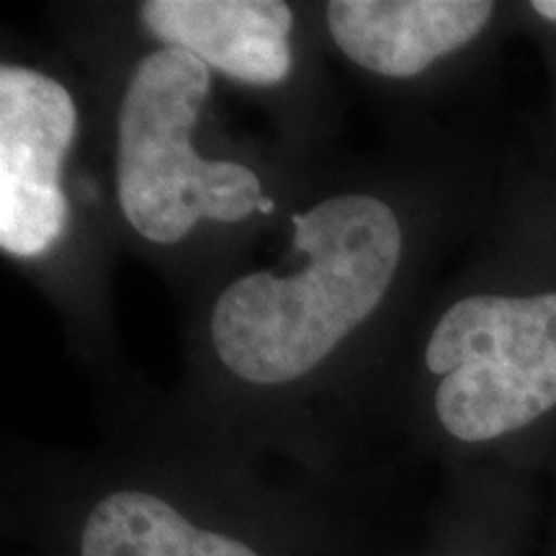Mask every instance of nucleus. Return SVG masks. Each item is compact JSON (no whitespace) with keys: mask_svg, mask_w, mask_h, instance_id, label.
I'll return each instance as SVG.
<instances>
[{"mask_svg":"<svg viewBox=\"0 0 556 556\" xmlns=\"http://www.w3.org/2000/svg\"><path fill=\"white\" fill-rule=\"evenodd\" d=\"M302 266L258 270L222 289L208 319L232 377L255 387L304 379L384 302L402 263V225L371 193H338L291 217Z\"/></svg>","mask_w":556,"mask_h":556,"instance_id":"obj_1","label":"nucleus"},{"mask_svg":"<svg viewBox=\"0 0 556 556\" xmlns=\"http://www.w3.org/2000/svg\"><path fill=\"white\" fill-rule=\"evenodd\" d=\"M208 88L212 70L176 47L137 60L124 86L116 114V197L129 227L155 245L189 238L204 219L235 225L255 212H274L253 168L193 150Z\"/></svg>","mask_w":556,"mask_h":556,"instance_id":"obj_2","label":"nucleus"},{"mask_svg":"<svg viewBox=\"0 0 556 556\" xmlns=\"http://www.w3.org/2000/svg\"><path fill=\"white\" fill-rule=\"evenodd\" d=\"M426 368L438 422L456 441L531 426L556 407V291L458 299L430 332Z\"/></svg>","mask_w":556,"mask_h":556,"instance_id":"obj_3","label":"nucleus"},{"mask_svg":"<svg viewBox=\"0 0 556 556\" xmlns=\"http://www.w3.org/2000/svg\"><path fill=\"white\" fill-rule=\"evenodd\" d=\"M78 135L73 93L34 67H0V248L41 258L65 238L62 163Z\"/></svg>","mask_w":556,"mask_h":556,"instance_id":"obj_4","label":"nucleus"},{"mask_svg":"<svg viewBox=\"0 0 556 556\" xmlns=\"http://www.w3.org/2000/svg\"><path fill=\"white\" fill-rule=\"evenodd\" d=\"M139 21L163 47L245 86H278L294 65V11L278 0H148Z\"/></svg>","mask_w":556,"mask_h":556,"instance_id":"obj_5","label":"nucleus"},{"mask_svg":"<svg viewBox=\"0 0 556 556\" xmlns=\"http://www.w3.org/2000/svg\"><path fill=\"white\" fill-rule=\"evenodd\" d=\"M484 0H332L325 9L338 50L368 73L415 78L486 29Z\"/></svg>","mask_w":556,"mask_h":556,"instance_id":"obj_6","label":"nucleus"},{"mask_svg":"<svg viewBox=\"0 0 556 556\" xmlns=\"http://www.w3.org/2000/svg\"><path fill=\"white\" fill-rule=\"evenodd\" d=\"M80 556H258L253 548L186 520L176 507L139 490L111 492L96 503Z\"/></svg>","mask_w":556,"mask_h":556,"instance_id":"obj_7","label":"nucleus"},{"mask_svg":"<svg viewBox=\"0 0 556 556\" xmlns=\"http://www.w3.org/2000/svg\"><path fill=\"white\" fill-rule=\"evenodd\" d=\"M531 9L536 11L541 18L554 21V24H556V0H533Z\"/></svg>","mask_w":556,"mask_h":556,"instance_id":"obj_8","label":"nucleus"}]
</instances>
